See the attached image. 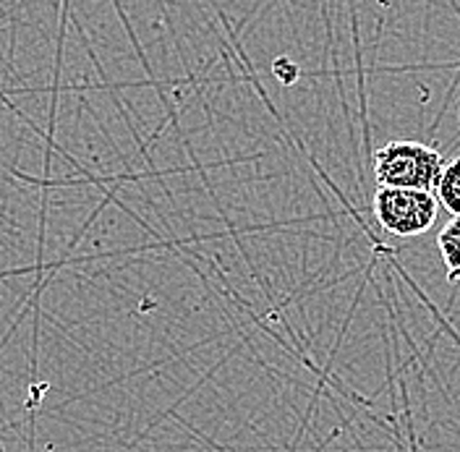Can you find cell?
Listing matches in <instances>:
<instances>
[{
    "label": "cell",
    "mask_w": 460,
    "mask_h": 452,
    "mask_svg": "<svg viewBox=\"0 0 460 452\" xmlns=\"http://www.w3.org/2000/svg\"><path fill=\"white\" fill-rule=\"evenodd\" d=\"M442 168V155L429 144L398 139L374 152V178L382 189H416L434 194Z\"/></svg>",
    "instance_id": "6da1fadb"
},
{
    "label": "cell",
    "mask_w": 460,
    "mask_h": 452,
    "mask_svg": "<svg viewBox=\"0 0 460 452\" xmlns=\"http://www.w3.org/2000/svg\"><path fill=\"white\" fill-rule=\"evenodd\" d=\"M374 217L382 230L413 238L427 233L439 212V201L431 191L416 189H376L374 194Z\"/></svg>",
    "instance_id": "7a4b0ae2"
},
{
    "label": "cell",
    "mask_w": 460,
    "mask_h": 452,
    "mask_svg": "<svg viewBox=\"0 0 460 452\" xmlns=\"http://www.w3.org/2000/svg\"><path fill=\"white\" fill-rule=\"evenodd\" d=\"M434 197L439 207H445L453 217H460V157L445 163L439 181L434 186Z\"/></svg>",
    "instance_id": "3957f363"
},
{
    "label": "cell",
    "mask_w": 460,
    "mask_h": 452,
    "mask_svg": "<svg viewBox=\"0 0 460 452\" xmlns=\"http://www.w3.org/2000/svg\"><path fill=\"white\" fill-rule=\"evenodd\" d=\"M439 254L445 259V270H447V280L460 285V217L450 220L442 227L439 238Z\"/></svg>",
    "instance_id": "277c9868"
}]
</instances>
